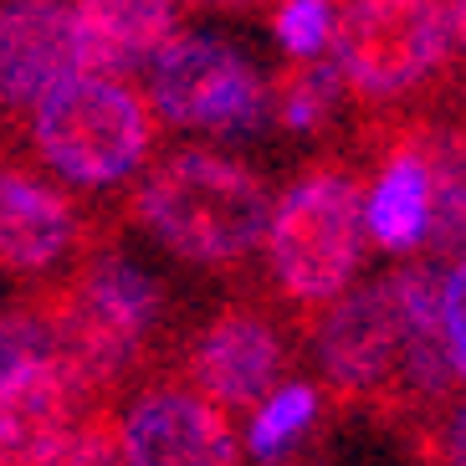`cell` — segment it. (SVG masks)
Instances as JSON below:
<instances>
[{"label": "cell", "instance_id": "cell-21", "mask_svg": "<svg viewBox=\"0 0 466 466\" xmlns=\"http://www.w3.org/2000/svg\"><path fill=\"white\" fill-rule=\"evenodd\" d=\"M436 451H441V466H466V405L451 410V420L441 425Z\"/></svg>", "mask_w": 466, "mask_h": 466}, {"label": "cell", "instance_id": "cell-7", "mask_svg": "<svg viewBox=\"0 0 466 466\" xmlns=\"http://www.w3.org/2000/svg\"><path fill=\"white\" fill-rule=\"evenodd\" d=\"M93 247V220L67 190L46 185L36 169L0 159V277L11 282L67 277Z\"/></svg>", "mask_w": 466, "mask_h": 466}, {"label": "cell", "instance_id": "cell-11", "mask_svg": "<svg viewBox=\"0 0 466 466\" xmlns=\"http://www.w3.org/2000/svg\"><path fill=\"white\" fill-rule=\"evenodd\" d=\"M72 72V0H0V118L31 113Z\"/></svg>", "mask_w": 466, "mask_h": 466}, {"label": "cell", "instance_id": "cell-13", "mask_svg": "<svg viewBox=\"0 0 466 466\" xmlns=\"http://www.w3.org/2000/svg\"><path fill=\"white\" fill-rule=\"evenodd\" d=\"M425 226H431V169L425 154L400 149L364 200V231L384 251H410L425 241Z\"/></svg>", "mask_w": 466, "mask_h": 466}, {"label": "cell", "instance_id": "cell-15", "mask_svg": "<svg viewBox=\"0 0 466 466\" xmlns=\"http://www.w3.org/2000/svg\"><path fill=\"white\" fill-rule=\"evenodd\" d=\"M431 169V247L436 251H466V149L446 144V149L425 154Z\"/></svg>", "mask_w": 466, "mask_h": 466}, {"label": "cell", "instance_id": "cell-17", "mask_svg": "<svg viewBox=\"0 0 466 466\" xmlns=\"http://www.w3.org/2000/svg\"><path fill=\"white\" fill-rule=\"evenodd\" d=\"M333 21H339L333 0H282L272 15V31L292 62H318L333 42Z\"/></svg>", "mask_w": 466, "mask_h": 466}, {"label": "cell", "instance_id": "cell-4", "mask_svg": "<svg viewBox=\"0 0 466 466\" xmlns=\"http://www.w3.org/2000/svg\"><path fill=\"white\" fill-rule=\"evenodd\" d=\"M436 298L441 288L425 267H400L395 277H380L333 302L329 318L318 323V364L329 374L333 395H400L410 339L425 329H441Z\"/></svg>", "mask_w": 466, "mask_h": 466}, {"label": "cell", "instance_id": "cell-18", "mask_svg": "<svg viewBox=\"0 0 466 466\" xmlns=\"http://www.w3.org/2000/svg\"><path fill=\"white\" fill-rule=\"evenodd\" d=\"M46 466H124V441H118V405H93L83 420L67 431Z\"/></svg>", "mask_w": 466, "mask_h": 466}, {"label": "cell", "instance_id": "cell-8", "mask_svg": "<svg viewBox=\"0 0 466 466\" xmlns=\"http://www.w3.org/2000/svg\"><path fill=\"white\" fill-rule=\"evenodd\" d=\"M288 364V343L267 313L257 308H220L206 329H195L179 349V384L210 400L216 410H257L272 395Z\"/></svg>", "mask_w": 466, "mask_h": 466}, {"label": "cell", "instance_id": "cell-9", "mask_svg": "<svg viewBox=\"0 0 466 466\" xmlns=\"http://www.w3.org/2000/svg\"><path fill=\"white\" fill-rule=\"evenodd\" d=\"M124 466H236V431L226 410L169 374H149L118 410Z\"/></svg>", "mask_w": 466, "mask_h": 466}, {"label": "cell", "instance_id": "cell-19", "mask_svg": "<svg viewBox=\"0 0 466 466\" xmlns=\"http://www.w3.org/2000/svg\"><path fill=\"white\" fill-rule=\"evenodd\" d=\"M36 359H56V343H52V323H46L42 302L31 292L26 302L0 308V374L36 364Z\"/></svg>", "mask_w": 466, "mask_h": 466}, {"label": "cell", "instance_id": "cell-2", "mask_svg": "<svg viewBox=\"0 0 466 466\" xmlns=\"http://www.w3.org/2000/svg\"><path fill=\"white\" fill-rule=\"evenodd\" d=\"M159 118L124 77L72 72L26 113L31 154L72 190H118L149 165Z\"/></svg>", "mask_w": 466, "mask_h": 466}, {"label": "cell", "instance_id": "cell-10", "mask_svg": "<svg viewBox=\"0 0 466 466\" xmlns=\"http://www.w3.org/2000/svg\"><path fill=\"white\" fill-rule=\"evenodd\" d=\"M97 400L62 359H36L0 374V466H46L67 431Z\"/></svg>", "mask_w": 466, "mask_h": 466}, {"label": "cell", "instance_id": "cell-6", "mask_svg": "<svg viewBox=\"0 0 466 466\" xmlns=\"http://www.w3.org/2000/svg\"><path fill=\"white\" fill-rule=\"evenodd\" d=\"M329 46L339 83L364 97H400L446 62V0H349Z\"/></svg>", "mask_w": 466, "mask_h": 466}, {"label": "cell", "instance_id": "cell-16", "mask_svg": "<svg viewBox=\"0 0 466 466\" xmlns=\"http://www.w3.org/2000/svg\"><path fill=\"white\" fill-rule=\"evenodd\" d=\"M339 72H333V62H298L292 72H282L272 87H267V103H272V113L282 118V128H318L323 118H329L333 97H339Z\"/></svg>", "mask_w": 466, "mask_h": 466}, {"label": "cell", "instance_id": "cell-12", "mask_svg": "<svg viewBox=\"0 0 466 466\" xmlns=\"http://www.w3.org/2000/svg\"><path fill=\"white\" fill-rule=\"evenodd\" d=\"M179 0H72V46L77 72L134 77L175 36Z\"/></svg>", "mask_w": 466, "mask_h": 466}, {"label": "cell", "instance_id": "cell-20", "mask_svg": "<svg viewBox=\"0 0 466 466\" xmlns=\"http://www.w3.org/2000/svg\"><path fill=\"white\" fill-rule=\"evenodd\" d=\"M436 313H441V339H446L451 370L466 380V257L456 261L451 272H446V282H441Z\"/></svg>", "mask_w": 466, "mask_h": 466}, {"label": "cell", "instance_id": "cell-5", "mask_svg": "<svg viewBox=\"0 0 466 466\" xmlns=\"http://www.w3.org/2000/svg\"><path fill=\"white\" fill-rule=\"evenodd\" d=\"M149 108L169 128H195V134H251L267 124V83L231 42L210 31H185L159 46L149 67Z\"/></svg>", "mask_w": 466, "mask_h": 466}, {"label": "cell", "instance_id": "cell-3", "mask_svg": "<svg viewBox=\"0 0 466 466\" xmlns=\"http://www.w3.org/2000/svg\"><path fill=\"white\" fill-rule=\"evenodd\" d=\"M364 257V190L354 169L318 165L272 200L267 261L292 308H323L343 298Z\"/></svg>", "mask_w": 466, "mask_h": 466}, {"label": "cell", "instance_id": "cell-14", "mask_svg": "<svg viewBox=\"0 0 466 466\" xmlns=\"http://www.w3.org/2000/svg\"><path fill=\"white\" fill-rule=\"evenodd\" d=\"M318 405H323V400H318V390L308 380L277 384L272 395L251 410V425H247L251 456H257L261 466L267 461H292V451L308 441V431H313V420H318Z\"/></svg>", "mask_w": 466, "mask_h": 466}, {"label": "cell", "instance_id": "cell-22", "mask_svg": "<svg viewBox=\"0 0 466 466\" xmlns=\"http://www.w3.org/2000/svg\"><path fill=\"white\" fill-rule=\"evenodd\" d=\"M446 21H451V42L466 46V0H446Z\"/></svg>", "mask_w": 466, "mask_h": 466}, {"label": "cell", "instance_id": "cell-1", "mask_svg": "<svg viewBox=\"0 0 466 466\" xmlns=\"http://www.w3.org/2000/svg\"><path fill=\"white\" fill-rule=\"evenodd\" d=\"M128 216L185 267H241L267 241L272 190L257 169L216 149H175L128 195Z\"/></svg>", "mask_w": 466, "mask_h": 466}]
</instances>
